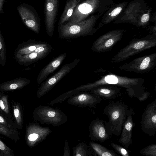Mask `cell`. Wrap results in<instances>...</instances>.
Wrapping results in <instances>:
<instances>
[{"label":"cell","instance_id":"cell-21","mask_svg":"<svg viewBox=\"0 0 156 156\" xmlns=\"http://www.w3.org/2000/svg\"><path fill=\"white\" fill-rule=\"evenodd\" d=\"M83 0H68L58 22L59 25L67 22L71 16L75 9Z\"/></svg>","mask_w":156,"mask_h":156},{"label":"cell","instance_id":"cell-2","mask_svg":"<svg viewBox=\"0 0 156 156\" xmlns=\"http://www.w3.org/2000/svg\"><path fill=\"white\" fill-rule=\"evenodd\" d=\"M129 110L126 105L119 101L112 102L105 107L104 112L109 121L104 122L106 131L109 136L120 135Z\"/></svg>","mask_w":156,"mask_h":156},{"label":"cell","instance_id":"cell-30","mask_svg":"<svg viewBox=\"0 0 156 156\" xmlns=\"http://www.w3.org/2000/svg\"><path fill=\"white\" fill-rule=\"evenodd\" d=\"M8 98V96L4 94H2L0 98V108L6 114L9 113Z\"/></svg>","mask_w":156,"mask_h":156},{"label":"cell","instance_id":"cell-15","mask_svg":"<svg viewBox=\"0 0 156 156\" xmlns=\"http://www.w3.org/2000/svg\"><path fill=\"white\" fill-rule=\"evenodd\" d=\"M89 131V136L93 141L103 142L110 137L106 131L104 122L98 119L91 121Z\"/></svg>","mask_w":156,"mask_h":156},{"label":"cell","instance_id":"cell-33","mask_svg":"<svg viewBox=\"0 0 156 156\" xmlns=\"http://www.w3.org/2000/svg\"><path fill=\"white\" fill-rule=\"evenodd\" d=\"M70 156V150L69 147L68 142L67 140L65 141L64 151L63 153V156Z\"/></svg>","mask_w":156,"mask_h":156},{"label":"cell","instance_id":"cell-36","mask_svg":"<svg viewBox=\"0 0 156 156\" xmlns=\"http://www.w3.org/2000/svg\"><path fill=\"white\" fill-rule=\"evenodd\" d=\"M149 19V16L148 14H144L142 16L141 21L144 23L147 22Z\"/></svg>","mask_w":156,"mask_h":156},{"label":"cell","instance_id":"cell-31","mask_svg":"<svg viewBox=\"0 0 156 156\" xmlns=\"http://www.w3.org/2000/svg\"><path fill=\"white\" fill-rule=\"evenodd\" d=\"M112 147L118 153L123 156H129L128 152L125 149L118 144L112 143L111 144Z\"/></svg>","mask_w":156,"mask_h":156},{"label":"cell","instance_id":"cell-12","mask_svg":"<svg viewBox=\"0 0 156 156\" xmlns=\"http://www.w3.org/2000/svg\"><path fill=\"white\" fill-rule=\"evenodd\" d=\"M59 6V0H45L44 23L46 32L51 37L53 34Z\"/></svg>","mask_w":156,"mask_h":156},{"label":"cell","instance_id":"cell-25","mask_svg":"<svg viewBox=\"0 0 156 156\" xmlns=\"http://www.w3.org/2000/svg\"><path fill=\"white\" fill-rule=\"evenodd\" d=\"M6 62V49L4 40L0 29V64L5 65Z\"/></svg>","mask_w":156,"mask_h":156},{"label":"cell","instance_id":"cell-23","mask_svg":"<svg viewBox=\"0 0 156 156\" xmlns=\"http://www.w3.org/2000/svg\"><path fill=\"white\" fill-rule=\"evenodd\" d=\"M73 156H92L94 154L90 146L81 143L73 147Z\"/></svg>","mask_w":156,"mask_h":156},{"label":"cell","instance_id":"cell-18","mask_svg":"<svg viewBox=\"0 0 156 156\" xmlns=\"http://www.w3.org/2000/svg\"><path fill=\"white\" fill-rule=\"evenodd\" d=\"M48 43L33 40H29L20 44L16 48L14 55L27 54L34 51L37 48L48 45Z\"/></svg>","mask_w":156,"mask_h":156},{"label":"cell","instance_id":"cell-26","mask_svg":"<svg viewBox=\"0 0 156 156\" xmlns=\"http://www.w3.org/2000/svg\"><path fill=\"white\" fill-rule=\"evenodd\" d=\"M80 92L76 90L75 89L69 91L59 96L55 99L51 101L50 104L51 105H53L57 103H61L66 99L80 93Z\"/></svg>","mask_w":156,"mask_h":156},{"label":"cell","instance_id":"cell-17","mask_svg":"<svg viewBox=\"0 0 156 156\" xmlns=\"http://www.w3.org/2000/svg\"><path fill=\"white\" fill-rule=\"evenodd\" d=\"M66 55V53L62 54L52 60L40 72L37 79L38 84L41 83L48 76L61 64Z\"/></svg>","mask_w":156,"mask_h":156},{"label":"cell","instance_id":"cell-38","mask_svg":"<svg viewBox=\"0 0 156 156\" xmlns=\"http://www.w3.org/2000/svg\"><path fill=\"white\" fill-rule=\"evenodd\" d=\"M2 95V94L0 93V98H1ZM3 112V111L0 108V112L2 113Z\"/></svg>","mask_w":156,"mask_h":156},{"label":"cell","instance_id":"cell-32","mask_svg":"<svg viewBox=\"0 0 156 156\" xmlns=\"http://www.w3.org/2000/svg\"><path fill=\"white\" fill-rule=\"evenodd\" d=\"M0 124L8 128L12 129L11 125L1 113H0Z\"/></svg>","mask_w":156,"mask_h":156},{"label":"cell","instance_id":"cell-22","mask_svg":"<svg viewBox=\"0 0 156 156\" xmlns=\"http://www.w3.org/2000/svg\"><path fill=\"white\" fill-rule=\"evenodd\" d=\"M90 147L93 152L94 156H117L118 155L113 151L109 150L104 146L96 143L90 141Z\"/></svg>","mask_w":156,"mask_h":156},{"label":"cell","instance_id":"cell-7","mask_svg":"<svg viewBox=\"0 0 156 156\" xmlns=\"http://www.w3.org/2000/svg\"><path fill=\"white\" fill-rule=\"evenodd\" d=\"M80 60L79 59H76L71 62L64 65L58 72L43 82L37 90V97L41 98L50 91L62 78L75 67Z\"/></svg>","mask_w":156,"mask_h":156},{"label":"cell","instance_id":"cell-37","mask_svg":"<svg viewBox=\"0 0 156 156\" xmlns=\"http://www.w3.org/2000/svg\"><path fill=\"white\" fill-rule=\"evenodd\" d=\"M5 1V0H0V13L3 12L2 8L3 4Z\"/></svg>","mask_w":156,"mask_h":156},{"label":"cell","instance_id":"cell-8","mask_svg":"<svg viewBox=\"0 0 156 156\" xmlns=\"http://www.w3.org/2000/svg\"><path fill=\"white\" fill-rule=\"evenodd\" d=\"M17 9L24 25L35 33L39 34L41 18L34 8L27 4H23L20 5Z\"/></svg>","mask_w":156,"mask_h":156},{"label":"cell","instance_id":"cell-34","mask_svg":"<svg viewBox=\"0 0 156 156\" xmlns=\"http://www.w3.org/2000/svg\"><path fill=\"white\" fill-rule=\"evenodd\" d=\"M150 94L148 92H145L140 97L137 98L140 101H142L147 99L149 96Z\"/></svg>","mask_w":156,"mask_h":156},{"label":"cell","instance_id":"cell-1","mask_svg":"<svg viewBox=\"0 0 156 156\" xmlns=\"http://www.w3.org/2000/svg\"><path fill=\"white\" fill-rule=\"evenodd\" d=\"M144 80L140 78H130L113 74L102 76L98 80L86 84L81 85L75 89L80 91H88L99 86L109 85L125 88L128 95L137 98L145 92Z\"/></svg>","mask_w":156,"mask_h":156},{"label":"cell","instance_id":"cell-9","mask_svg":"<svg viewBox=\"0 0 156 156\" xmlns=\"http://www.w3.org/2000/svg\"><path fill=\"white\" fill-rule=\"evenodd\" d=\"M122 36V32L119 30L108 33L100 37L94 41L91 49L97 53L108 51L121 40Z\"/></svg>","mask_w":156,"mask_h":156},{"label":"cell","instance_id":"cell-19","mask_svg":"<svg viewBox=\"0 0 156 156\" xmlns=\"http://www.w3.org/2000/svg\"><path fill=\"white\" fill-rule=\"evenodd\" d=\"M90 92L107 99L116 98L120 94L119 87L113 85H105L98 86L90 90Z\"/></svg>","mask_w":156,"mask_h":156},{"label":"cell","instance_id":"cell-6","mask_svg":"<svg viewBox=\"0 0 156 156\" xmlns=\"http://www.w3.org/2000/svg\"><path fill=\"white\" fill-rule=\"evenodd\" d=\"M156 65V53L136 58L118 67L122 70L144 73L152 70Z\"/></svg>","mask_w":156,"mask_h":156},{"label":"cell","instance_id":"cell-27","mask_svg":"<svg viewBox=\"0 0 156 156\" xmlns=\"http://www.w3.org/2000/svg\"><path fill=\"white\" fill-rule=\"evenodd\" d=\"M13 114L17 124L20 127L22 126L23 117L22 110L19 104L15 103L13 106Z\"/></svg>","mask_w":156,"mask_h":156},{"label":"cell","instance_id":"cell-29","mask_svg":"<svg viewBox=\"0 0 156 156\" xmlns=\"http://www.w3.org/2000/svg\"><path fill=\"white\" fill-rule=\"evenodd\" d=\"M0 156H14L13 151L7 146L0 139Z\"/></svg>","mask_w":156,"mask_h":156},{"label":"cell","instance_id":"cell-35","mask_svg":"<svg viewBox=\"0 0 156 156\" xmlns=\"http://www.w3.org/2000/svg\"><path fill=\"white\" fill-rule=\"evenodd\" d=\"M122 10V7H118L113 10L110 13V16L112 17L116 16L119 14Z\"/></svg>","mask_w":156,"mask_h":156},{"label":"cell","instance_id":"cell-28","mask_svg":"<svg viewBox=\"0 0 156 156\" xmlns=\"http://www.w3.org/2000/svg\"><path fill=\"white\" fill-rule=\"evenodd\" d=\"M140 153L148 156H156V144H153L141 149Z\"/></svg>","mask_w":156,"mask_h":156},{"label":"cell","instance_id":"cell-3","mask_svg":"<svg viewBox=\"0 0 156 156\" xmlns=\"http://www.w3.org/2000/svg\"><path fill=\"white\" fill-rule=\"evenodd\" d=\"M156 45L155 36H147L132 40L126 47L121 49L112 59L111 62L118 63L130 57Z\"/></svg>","mask_w":156,"mask_h":156},{"label":"cell","instance_id":"cell-11","mask_svg":"<svg viewBox=\"0 0 156 156\" xmlns=\"http://www.w3.org/2000/svg\"><path fill=\"white\" fill-rule=\"evenodd\" d=\"M52 132L49 127L40 126L35 123H32L26 130V140L27 145L34 147L44 140Z\"/></svg>","mask_w":156,"mask_h":156},{"label":"cell","instance_id":"cell-16","mask_svg":"<svg viewBox=\"0 0 156 156\" xmlns=\"http://www.w3.org/2000/svg\"><path fill=\"white\" fill-rule=\"evenodd\" d=\"M134 114L133 108H130L123 124L118 141L119 143L126 147L129 146L132 143V131L134 126L133 116Z\"/></svg>","mask_w":156,"mask_h":156},{"label":"cell","instance_id":"cell-4","mask_svg":"<svg viewBox=\"0 0 156 156\" xmlns=\"http://www.w3.org/2000/svg\"><path fill=\"white\" fill-rule=\"evenodd\" d=\"M94 20L91 17L76 23L67 22L58 25L59 36L63 39H69L91 35L94 31Z\"/></svg>","mask_w":156,"mask_h":156},{"label":"cell","instance_id":"cell-5","mask_svg":"<svg viewBox=\"0 0 156 156\" xmlns=\"http://www.w3.org/2000/svg\"><path fill=\"white\" fill-rule=\"evenodd\" d=\"M33 117L34 120L42 124L59 126L66 123L68 117L61 110L48 105H40L34 110Z\"/></svg>","mask_w":156,"mask_h":156},{"label":"cell","instance_id":"cell-13","mask_svg":"<svg viewBox=\"0 0 156 156\" xmlns=\"http://www.w3.org/2000/svg\"><path fill=\"white\" fill-rule=\"evenodd\" d=\"M52 49V47L49 44L46 46L39 47L34 51L27 54H15L14 58L20 65L27 66L45 58Z\"/></svg>","mask_w":156,"mask_h":156},{"label":"cell","instance_id":"cell-20","mask_svg":"<svg viewBox=\"0 0 156 156\" xmlns=\"http://www.w3.org/2000/svg\"><path fill=\"white\" fill-rule=\"evenodd\" d=\"M30 80L24 77H19L0 84V90L7 92L20 89L29 84Z\"/></svg>","mask_w":156,"mask_h":156},{"label":"cell","instance_id":"cell-10","mask_svg":"<svg viewBox=\"0 0 156 156\" xmlns=\"http://www.w3.org/2000/svg\"><path fill=\"white\" fill-rule=\"evenodd\" d=\"M142 130L145 134L154 136L156 132V100L146 107L140 121Z\"/></svg>","mask_w":156,"mask_h":156},{"label":"cell","instance_id":"cell-14","mask_svg":"<svg viewBox=\"0 0 156 156\" xmlns=\"http://www.w3.org/2000/svg\"><path fill=\"white\" fill-rule=\"evenodd\" d=\"M102 100L100 97L93 93H79L69 98L67 102L80 107L91 108L95 107Z\"/></svg>","mask_w":156,"mask_h":156},{"label":"cell","instance_id":"cell-24","mask_svg":"<svg viewBox=\"0 0 156 156\" xmlns=\"http://www.w3.org/2000/svg\"><path fill=\"white\" fill-rule=\"evenodd\" d=\"M0 133L15 141H17L18 139V134L16 131L0 124Z\"/></svg>","mask_w":156,"mask_h":156}]
</instances>
